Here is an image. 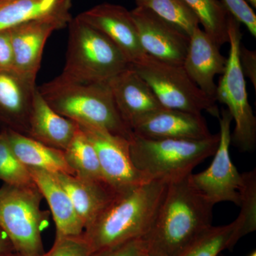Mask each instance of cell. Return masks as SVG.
Wrapping results in <instances>:
<instances>
[{"label": "cell", "mask_w": 256, "mask_h": 256, "mask_svg": "<svg viewBox=\"0 0 256 256\" xmlns=\"http://www.w3.org/2000/svg\"><path fill=\"white\" fill-rule=\"evenodd\" d=\"M66 26L53 20H34L8 28L14 55L13 72L36 82L45 44L54 32Z\"/></svg>", "instance_id": "obj_13"}, {"label": "cell", "mask_w": 256, "mask_h": 256, "mask_svg": "<svg viewBox=\"0 0 256 256\" xmlns=\"http://www.w3.org/2000/svg\"><path fill=\"white\" fill-rule=\"evenodd\" d=\"M55 174L70 197L85 229L117 194L106 182L87 180L76 175Z\"/></svg>", "instance_id": "obj_20"}, {"label": "cell", "mask_w": 256, "mask_h": 256, "mask_svg": "<svg viewBox=\"0 0 256 256\" xmlns=\"http://www.w3.org/2000/svg\"><path fill=\"white\" fill-rule=\"evenodd\" d=\"M43 196L36 184L0 188V229L20 255L44 254L42 232L46 216L40 208Z\"/></svg>", "instance_id": "obj_6"}, {"label": "cell", "mask_w": 256, "mask_h": 256, "mask_svg": "<svg viewBox=\"0 0 256 256\" xmlns=\"http://www.w3.org/2000/svg\"><path fill=\"white\" fill-rule=\"evenodd\" d=\"M66 58L60 76L78 82H108L130 68L118 47L78 18L68 23Z\"/></svg>", "instance_id": "obj_5"}, {"label": "cell", "mask_w": 256, "mask_h": 256, "mask_svg": "<svg viewBox=\"0 0 256 256\" xmlns=\"http://www.w3.org/2000/svg\"><path fill=\"white\" fill-rule=\"evenodd\" d=\"M239 64L244 76L247 77L256 90V52L248 50L240 45L239 50Z\"/></svg>", "instance_id": "obj_33"}, {"label": "cell", "mask_w": 256, "mask_h": 256, "mask_svg": "<svg viewBox=\"0 0 256 256\" xmlns=\"http://www.w3.org/2000/svg\"><path fill=\"white\" fill-rule=\"evenodd\" d=\"M36 88L13 70L0 73V121L5 128L28 136Z\"/></svg>", "instance_id": "obj_17"}, {"label": "cell", "mask_w": 256, "mask_h": 256, "mask_svg": "<svg viewBox=\"0 0 256 256\" xmlns=\"http://www.w3.org/2000/svg\"><path fill=\"white\" fill-rule=\"evenodd\" d=\"M57 114L130 140L133 133L116 106L107 82H78L62 76L37 87Z\"/></svg>", "instance_id": "obj_3"}, {"label": "cell", "mask_w": 256, "mask_h": 256, "mask_svg": "<svg viewBox=\"0 0 256 256\" xmlns=\"http://www.w3.org/2000/svg\"><path fill=\"white\" fill-rule=\"evenodd\" d=\"M218 142V133L203 140H154L133 134L130 152L134 166L148 180L169 184L188 178L214 156Z\"/></svg>", "instance_id": "obj_4"}, {"label": "cell", "mask_w": 256, "mask_h": 256, "mask_svg": "<svg viewBox=\"0 0 256 256\" xmlns=\"http://www.w3.org/2000/svg\"><path fill=\"white\" fill-rule=\"evenodd\" d=\"M64 152L67 163L75 175L87 180L106 182L95 148L79 126Z\"/></svg>", "instance_id": "obj_23"}, {"label": "cell", "mask_w": 256, "mask_h": 256, "mask_svg": "<svg viewBox=\"0 0 256 256\" xmlns=\"http://www.w3.org/2000/svg\"><path fill=\"white\" fill-rule=\"evenodd\" d=\"M24 256L20 255V254H16V256Z\"/></svg>", "instance_id": "obj_38"}, {"label": "cell", "mask_w": 256, "mask_h": 256, "mask_svg": "<svg viewBox=\"0 0 256 256\" xmlns=\"http://www.w3.org/2000/svg\"><path fill=\"white\" fill-rule=\"evenodd\" d=\"M78 124L57 114L37 89L34 96L28 136L50 148L64 151L72 142Z\"/></svg>", "instance_id": "obj_19"}, {"label": "cell", "mask_w": 256, "mask_h": 256, "mask_svg": "<svg viewBox=\"0 0 256 256\" xmlns=\"http://www.w3.org/2000/svg\"><path fill=\"white\" fill-rule=\"evenodd\" d=\"M248 256H256V250H254V252H252V254H250V255Z\"/></svg>", "instance_id": "obj_37"}, {"label": "cell", "mask_w": 256, "mask_h": 256, "mask_svg": "<svg viewBox=\"0 0 256 256\" xmlns=\"http://www.w3.org/2000/svg\"><path fill=\"white\" fill-rule=\"evenodd\" d=\"M136 4L151 10L188 37L200 28V20L183 0H136Z\"/></svg>", "instance_id": "obj_25"}, {"label": "cell", "mask_w": 256, "mask_h": 256, "mask_svg": "<svg viewBox=\"0 0 256 256\" xmlns=\"http://www.w3.org/2000/svg\"><path fill=\"white\" fill-rule=\"evenodd\" d=\"M2 230L0 229V256H8V242L4 239Z\"/></svg>", "instance_id": "obj_34"}, {"label": "cell", "mask_w": 256, "mask_h": 256, "mask_svg": "<svg viewBox=\"0 0 256 256\" xmlns=\"http://www.w3.org/2000/svg\"><path fill=\"white\" fill-rule=\"evenodd\" d=\"M242 184L239 190L240 210L235 220L237 242L256 229V170L242 173Z\"/></svg>", "instance_id": "obj_27"}, {"label": "cell", "mask_w": 256, "mask_h": 256, "mask_svg": "<svg viewBox=\"0 0 256 256\" xmlns=\"http://www.w3.org/2000/svg\"><path fill=\"white\" fill-rule=\"evenodd\" d=\"M235 220L227 225L210 226L178 256H218L222 250L230 249L236 239Z\"/></svg>", "instance_id": "obj_26"}, {"label": "cell", "mask_w": 256, "mask_h": 256, "mask_svg": "<svg viewBox=\"0 0 256 256\" xmlns=\"http://www.w3.org/2000/svg\"><path fill=\"white\" fill-rule=\"evenodd\" d=\"M240 24L230 14L228 34L230 50L226 68L216 88V100L227 106L235 122L232 142L240 151L252 150L256 144V118L249 104L245 76L239 64L242 45Z\"/></svg>", "instance_id": "obj_8"}, {"label": "cell", "mask_w": 256, "mask_h": 256, "mask_svg": "<svg viewBox=\"0 0 256 256\" xmlns=\"http://www.w3.org/2000/svg\"><path fill=\"white\" fill-rule=\"evenodd\" d=\"M0 180L14 186L34 184L28 168L14 156L3 131L0 132Z\"/></svg>", "instance_id": "obj_28"}, {"label": "cell", "mask_w": 256, "mask_h": 256, "mask_svg": "<svg viewBox=\"0 0 256 256\" xmlns=\"http://www.w3.org/2000/svg\"><path fill=\"white\" fill-rule=\"evenodd\" d=\"M14 68V55L9 30L0 31V73Z\"/></svg>", "instance_id": "obj_32"}, {"label": "cell", "mask_w": 256, "mask_h": 256, "mask_svg": "<svg viewBox=\"0 0 256 256\" xmlns=\"http://www.w3.org/2000/svg\"><path fill=\"white\" fill-rule=\"evenodd\" d=\"M220 142L214 154L213 161L204 171L188 176L197 191L215 205L220 202H232L239 205V190L242 174L238 172L230 156L232 118L227 109L222 110L218 118Z\"/></svg>", "instance_id": "obj_9"}, {"label": "cell", "mask_w": 256, "mask_h": 256, "mask_svg": "<svg viewBox=\"0 0 256 256\" xmlns=\"http://www.w3.org/2000/svg\"><path fill=\"white\" fill-rule=\"evenodd\" d=\"M114 42L132 64L146 54L130 11L120 5L102 3L77 16Z\"/></svg>", "instance_id": "obj_12"}, {"label": "cell", "mask_w": 256, "mask_h": 256, "mask_svg": "<svg viewBox=\"0 0 256 256\" xmlns=\"http://www.w3.org/2000/svg\"><path fill=\"white\" fill-rule=\"evenodd\" d=\"M168 184L152 225L142 238L161 256H178L212 226L214 205L192 186L190 178Z\"/></svg>", "instance_id": "obj_1"}, {"label": "cell", "mask_w": 256, "mask_h": 256, "mask_svg": "<svg viewBox=\"0 0 256 256\" xmlns=\"http://www.w3.org/2000/svg\"><path fill=\"white\" fill-rule=\"evenodd\" d=\"M146 250L144 239L138 238L92 252L90 256H144Z\"/></svg>", "instance_id": "obj_31"}, {"label": "cell", "mask_w": 256, "mask_h": 256, "mask_svg": "<svg viewBox=\"0 0 256 256\" xmlns=\"http://www.w3.org/2000/svg\"><path fill=\"white\" fill-rule=\"evenodd\" d=\"M220 46L212 37L198 28L190 37L183 68L192 82L210 98L216 102V76L222 75L228 58L220 52Z\"/></svg>", "instance_id": "obj_15"}, {"label": "cell", "mask_w": 256, "mask_h": 256, "mask_svg": "<svg viewBox=\"0 0 256 256\" xmlns=\"http://www.w3.org/2000/svg\"><path fill=\"white\" fill-rule=\"evenodd\" d=\"M78 126L95 148L104 180L116 193L151 181L133 164L129 140L100 128Z\"/></svg>", "instance_id": "obj_10"}, {"label": "cell", "mask_w": 256, "mask_h": 256, "mask_svg": "<svg viewBox=\"0 0 256 256\" xmlns=\"http://www.w3.org/2000/svg\"><path fill=\"white\" fill-rule=\"evenodd\" d=\"M200 20L203 30L220 46L228 43V12L220 0H183Z\"/></svg>", "instance_id": "obj_24"}, {"label": "cell", "mask_w": 256, "mask_h": 256, "mask_svg": "<svg viewBox=\"0 0 256 256\" xmlns=\"http://www.w3.org/2000/svg\"><path fill=\"white\" fill-rule=\"evenodd\" d=\"M2 131L14 156L26 168H36L53 174L75 175L67 163L64 151L8 128Z\"/></svg>", "instance_id": "obj_22"}, {"label": "cell", "mask_w": 256, "mask_h": 256, "mask_svg": "<svg viewBox=\"0 0 256 256\" xmlns=\"http://www.w3.org/2000/svg\"><path fill=\"white\" fill-rule=\"evenodd\" d=\"M168 184L151 180L116 194L82 234L92 252L144 237L156 218Z\"/></svg>", "instance_id": "obj_2"}, {"label": "cell", "mask_w": 256, "mask_h": 256, "mask_svg": "<svg viewBox=\"0 0 256 256\" xmlns=\"http://www.w3.org/2000/svg\"><path fill=\"white\" fill-rule=\"evenodd\" d=\"M72 0H0V31L34 20H53L68 26Z\"/></svg>", "instance_id": "obj_21"}, {"label": "cell", "mask_w": 256, "mask_h": 256, "mask_svg": "<svg viewBox=\"0 0 256 256\" xmlns=\"http://www.w3.org/2000/svg\"><path fill=\"white\" fill-rule=\"evenodd\" d=\"M130 12L146 54L165 63L182 66L190 37L146 8L136 6Z\"/></svg>", "instance_id": "obj_11"}, {"label": "cell", "mask_w": 256, "mask_h": 256, "mask_svg": "<svg viewBox=\"0 0 256 256\" xmlns=\"http://www.w3.org/2000/svg\"><path fill=\"white\" fill-rule=\"evenodd\" d=\"M144 256H160L159 254H156V252H151V250H146V255Z\"/></svg>", "instance_id": "obj_35"}, {"label": "cell", "mask_w": 256, "mask_h": 256, "mask_svg": "<svg viewBox=\"0 0 256 256\" xmlns=\"http://www.w3.org/2000/svg\"><path fill=\"white\" fill-rule=\"evenodd\" d=\"M131 67L151 88L165 108L220 118L216 101L210 98L188 77L182 66L165 63L146 54Z\"/></svg>", "instance_id": "obj_7"}, {"label": "cell", "mask_w": 256, "mask_h": 256, "mask_svg": "<svg viewBox=\"0 0 256 256\" xmlns=\"http://www.w3.org/2000/svg\"><path fill=\"white\" fill-rule=\"evenodd\" d=\"M28 169L34 182L50 206L56 228V237L82 236L85 229L84 224L56 174L36 168Z\"/></svg>", "instance_id": "obj_18"}, {"label": "cell", "mask_w": 256, "mask_h": 256, "mask_svg": "<svg viewBox=\"0 0 256 256\" xmlns=\"http://www.w3.org/2000/svg\"><path fill=\"white\" fill-rule=\"evenodd\" d=\"M229 14L240 24H244L252 36H256V16L246 0H222Z\"/></svg>", "instance_id": "obj_30"}, {"label": "cell", "mask_w": 256, "mask_h": 256, "mask_svg": "<svg viewBox=\"0 0 256 256\" xmlns=\"http://www.w3.org/2000/svg\"><path fill=\"white\" fill-rule=\"evenodd\" d=\"M92 248L82 237H56L50 252L42 256H90Z\"/></svg>", "instance_id": "obj_29"}, {"label": "cell", "mask_w": 256, "mask_h": 256, "mask_svg": "<svg viewBox=\"0 0 256 256\" xmlns=\"http://www.w3.org/2000/svg\"><path fill=\"white\" fill-rule=\"evenodd\" d=\"M132 131L134 136L154 140H203L212 136L202 114L165 108L139 120Z\"/></svg>", "instance_id": "obj_14"}, {"label": "cell", "mask_w": 256, "mask_h": 256, "mask_svg": "<svg viewBox=\"0 0 256 256\" xmlns=\"http://www.w3.org/2000/svg\"><path fill=\"white\" fill-rule=\"evenodd\" d=\"M248 4H250L254 8H256V0H246Z\"/></svg>", "instance_id": "obj_36"}, {"label": "cell", "mask_w": 256, "mask_h": 256, "mask_svg": "<svg viewBox=\"0 0 256 256\" xmlns=\"http://www.w3.org/2000/svg\"><path fill=\"white\" fill-rule=\"evenodd\" d=\"M107 82L120 114L131 130L139 120L164 108L131 66Z\"/></svg>", "instance_id": "obj_16"}]
</instances>
